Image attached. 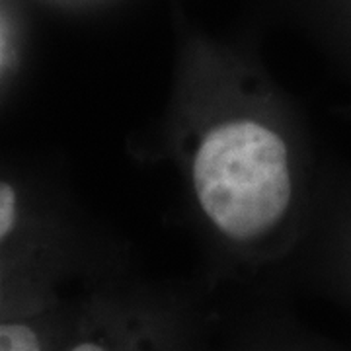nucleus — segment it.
<instances>
[{
    "instance_id": "nucleus-2",
    "label": "nucleus",
    "mask_w": 351,
    "mask_h": 351,
    "mask_svg": "<svg viewBox=\"0 0 351 351\" xmlns=\"http://www.w3.org/2000/svg\"><path fill=\"white\" fill-rule=\"evenodd\" d=\"M110 330H101L98 334H84L82 338L66 343L59 351H170L162 343H154L151 339L110 338Z\"/></svg>"
},
{
    "instance_id": "nucleus-1",
    "label": "nucleus",
    "mask_w": 351,
    "mask_h": 351,
    "mask_svg": "<svg viewBox=\"0 0 351 351\" xmlns=\"http://www.w3.org/2000/svg\"><path fill=\"white\" fill-rule=\"evenodd\" d=\"M193 184L203 211L226 237L258 239L289 207L287 147L254 121L215 127L195 154Z\"/></svg>"
},
{
    "instance_id": "nucleus-3",
    "label": "nucleus",
    "mask_w": 351,
    "mask_h": 351,
    "mask_svg": "<svg viewBox=\"0 0 351 351\" xmlns=\"http://www.w3.org/2000/svg\"><path fill=\"white\" fill-rule=\"evenodd\" d=\"M14 215H16V193L4 182L0 186V237L2 239H6L12 230Z\"/></svg>"
}]
</instances>
